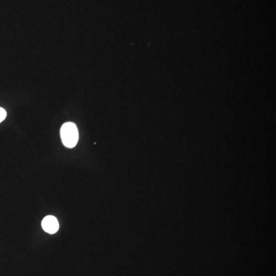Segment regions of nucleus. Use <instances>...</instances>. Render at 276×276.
<instances>
[{"label":"nucleus","mask_w":276,"mask_h":276,"mask_svg":"<svg viewBox=\"0 0 276 276\" xmlns=\"http://www.w3.org/2000/svg\"><path fill=\"white\" fill-rule=\"evenodd\" d=\"M61 138L63 144L66 147H74L78 141V131L77 126L71 122L65 123L61 128Z\"/></svg>","instance_id":"nucleus-1"},{"label":"nucleus","mask_w":276,"mask_h":276,"mask_svg":"<svg viewBox=\"0 0 276 276\" xmlns=\"http://www.w3.org/2000/svg\"><path fill=\"white\" fill-rule=\"evenodd\" d=\"M42 227L43 230L49 234H54L59 230V221L53 215H47L42 220Z\"/></svg>","instance_id":"nucleus-2"},{"label":"nucleus","mask_w":276,"mask_h":276,"mask_svg":"<svg viewBox=\"0 0 276 276\" xmlns=\"http://www.w3.org/2000/svg\"><path fill=\"white\" fill-rule=\"evenodd\" d=\"M5 118H6V111L3 108H0V123L3 122Z\"/></svg>","instance_id":"nucleus-3"}]
</instances>
